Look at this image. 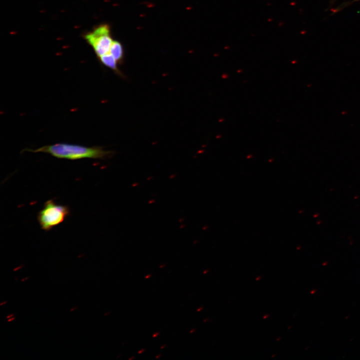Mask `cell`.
Returning <instances> with one entry per match:
<instances>
[{
    "label": "cell",
    "instance_id": "cell-1",
    "mask_svg": "<svg viewBox=\"0 0 360 360\" xmlns=\"http://www.w3.org/2000/svg\"><path fill=\"white\" fill-rule=\"evenodd\" d=\"M24 150L46 153L58 158L72 160L82 158L104 160L111 157L113 154L112 152L105 150L100 146L88 147L66 143H56L44 146L36 150L27 148Z\"/></svg>",
    "mask_w": 360,
    "mask_h": 360
},
{
    "label": "cell",
    "instance_id": "cell-2",
    "mask_svg": "<svg viewBox=\"0 0 360 360\" xmlns=\"http://www.w3.org/2000/svg\"><path fill=\"white\" fill-rule=\"evenodd\" d=\"M70 214L68 206L58 204L52 200H50L46 202L38 212V220L40 228L48 232L62 224Z\"/></svg>",
    "mask_w": 360,
    "mask_h": 360
},
{
    "label": "cell",
    "instance_id": "cell-3",
    "mask_svg": "<svg viewBox=\"0 0 360 360\" xmlns=\"http://www.w3.org/2000/svg\"><path fill=\"white\" fill-rule=\"evenodd\" d=\"M85 39L93 48L98 58L110 54L113 42L110 28L106 24H102L95 28L84 36Z\"/></svg>",
    "mask_w": 360,
    "mask_h": 360
},
{
    "label": "cell",
    "instance_id": "cell-4",
    "mask_svg": "<svg viewBox=\"0 0 360 360\" xmlns=\"http://www.w3.org/2000/svg\"><path fill=\"white\" fill-rule=\"evenodd\" d=\"M110 54L114 56L118 64L124 60V51L122 44L118 41L114 40L110 50Z\"/></svg>",
    "mask_w": 360,
    "mask_h": 360
},
{
    "label": "cell",
    "instance_id": "cell-5",
    "mask_svg": "<svg viewBox=\"0 0 360 360\" xmlns=\"http://www.w3.org/2000/svg\"><path fill=\"white\" fill-rule=\"evenodd\" d=\"M24 266V264L20 265L18 266H17V267L14 268L12 270H13V272L17 271L18 270L20 269L21 268H23Z\"/></svg>",
    "mask_w": 360,
    "mask_h": 360
},
{
    "label": "cell",
    "instance_id": "cell-6",
    "mask_svg": "<svg viewBox=\"0 0 360 360\" xmlns=\"http://www.w3.org/2000/svg\"><path fill=\"white\" fill-rule=\"evenodd\" d=\"M14 316V314H8V316H6V318H8H8H12V316Z\"/></svg>",
    "mask_w": 360,
    "mask_h": 360
},
{
    "label": "cell",
    "instance_id": "cell-7",
    "mask_svg": "<svg viewBox=\"0 0 360 360\" xmlns=\"http://www.w3.org/2000/svg\"><path fill=\"white\" fill-rule=\"evenodd\" d=\"M14 319H15V317H14V316H12V318H8V322H12V321L13 320H14Z\"/></svg>",
    "mask_w": 360,
    "mask_h": 360
},
{
    "label": "cell",
    "instance_id": "cell-8",
    "mask_svg": "<svg viewBox=\"0 0 360 360\" xmlns=\"http://www.w3.org/2000/svg\"><path fill=\"white\" fill-rule=\"evenodd\" d=\"M28 276H26V278H22V279L20 280V281H21L22 282H24V281H25L26 280H28Z\"/></svg>",
    "mask_w": 360,
    "mask_h": 360
},
{
    "label": "cell",
    "instance_id": "cell-9",
    "mask_svg": "<svg viewBox=\"0 0 360 360\" xmlns=\"http://www.w3.org/2000/svg\"><path fill=\"white\" fill-rule=\"evenodd\" d=\"M76 309H77V307H76V306L73 307V308H70V312H72V311H74V310H76Z\"/></svg>",
    "mask_w": 360,
    "mask_h": 360
},
{
    "label": "cell",
    "instance_id": "cell-10",
    "mask_svg": "<svg viewBox=\"0 0 360 360\" xmlns=\"http://www.w3.org/2000/svg\"><path fill=\"white\" fill-rule=\"evenodd\" d=\"M6 302H7L6 300L4 301L3 302L0 303V306H2V305L6 304Z\"/></svg>",
    "mask_w": 360,
    "mask_h": 360
},
{
    "label": "cell",
    "instance_id": "cell-11",
    "mask_svg": "<svg viewBox=\"0 0 360 360\" xmlns=\"http://www.w3.org/2000/svg\"><path fill=\"white\" fill-rule=\"evenodd\" d=\"M158 334H159V332L155 333L154 334L153 337L156 336Z\"/></svg>",
    "mask_w": 360,
    "mask_h": 360
},
{
    "label": "cell",
    "instance_id": "cell-12",
    "mask_svg": "<svg viewBox=\"0 0 360 360\" xmlns=\"http://www.w3.org/2000/svg\"><path fill=\"white\" fill-rule=\"evenodd\" d=\"M144 350H142L140 351V352H138V353H139V354H140V353H142V352H144Z\"/></svg>",
    "mask_w": 360,
    "mask_h": 360
},
{
    "label": "cell",
    "instance_id": "cell-13",
    "mask_svg": "<svg viewBox=\"0 0 360 360\" xmlns=\"http://www.w3.org/2000/svg\"><path fill=\"white\" fill-rule=\"evenodd\" d=\"M150 275L149 274V275L147 276L146 277V278H149V277H150Z\"/></svg>",
    "mask_w": 360,
    "mask_h": 360
},
{
    "label": "cell",
    "instance_id": "cell-14",
    "mask_svg": "<svg viewBox=\"0 0 360 360\" xmlns=\"http://www.w3.org/2000/svg\"><path fill=\"white\" fill-rule=\"evenodd\" d=\"M14 280H18V278H16V277H15V278H14Z\"/></svg>",
    "mask_w": 360,
    "mask_h": 360
},
{
    "label": "cell",
    "instance_id": "cell-15",
    "mask_svg": "<svg viewBox=\"0 0 360 360\" xmlns=\"http://www.w3.org/2000/svg\"><path fill=\"white\" fill-rule=\"evenodd\" d=\"M160 355H159V356H156V358H158L160 357Z\"/></svg>",
    "mask_w": 360,
    "mask_h": 360
},
{
    "label": "cell",
    "instance_id": "cell-16",
    "mask_svg": "<svg viewBox=\"0 0 360 360\" xmlns=\"http://www.w3.org/2000/svg\"><path fill=\"white\" fill-rule=\"evenodd\" d=\"M165 346H163L162 347H161V348H162L164 347Z\"/></svg>",
    "mask_w": 360,
    "mask_h": 360
}]
</instances>
